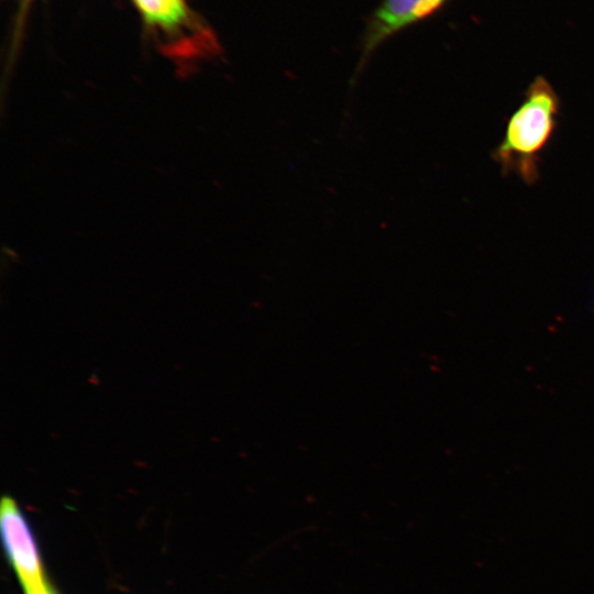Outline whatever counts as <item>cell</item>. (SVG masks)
Here are the masks:
<instances>
[{
	"label": "cell",
	"instance_id": "cell-1",
	"mask_svg": "<svg viewBox=\"0 0 594 594\" xmlns=\"http://www.w3.org/2000/svg\"><path fill=\"white\" fill-rule=\"evenodd\" d=\"M560 108V98L548 79L535 77L492 153L503 175H515L527 185L539 179L541 156L557 131Z\"/></svg>",
	"mask_w": 594,
	"mask_h": 594
},
{
	"label": "cell",
	"instance_id": "cell-2",
	"mask_svg": "<svg viewBox=\"0 0 594 594\" xmlns=\"http://www.w3.org/2000/svg\"><path fill=\"white\" fill-rule=\"evenodd\" d=\"M0 521L3 543L25 594H52L28 522L9 496L1 501Z\"/></svg>",
	"mask_w": 594,
	"mask_h": 594
},
{
	"label": "cell",
	"instance_id": "cell-3",
	"mask_svg": "<svg viewBox=\"0 0 594 594\" xmlns=\"http://www.w3.org/2000/svg\"><path fill=\"white\" fill-rule=\"evenodd\" d=\"M449 0H383L371 14L363 35L354 77L373 52L392 35L438 12Z\"/></svg>",
	"mask_w": 594,
	"mask_h": 594
},
{
	"label": "cell",
	"instance_id": "cell-4",
	"mask_svg": "<svg viewBox=\"0 0 594 594\" xmlns=\"http://www.w3.org/2000/svg\"><path fill=\"white\" fill-rule=\"evenodd\" d=\"M144 19L151 24L173 29L187 16L183 0H134Z\"/></svg>",
	"mask_w": 594,
	"mask_h": 594
}]
</instances>
